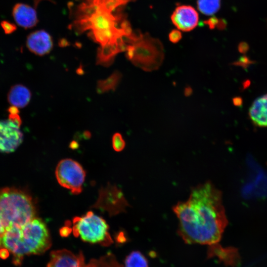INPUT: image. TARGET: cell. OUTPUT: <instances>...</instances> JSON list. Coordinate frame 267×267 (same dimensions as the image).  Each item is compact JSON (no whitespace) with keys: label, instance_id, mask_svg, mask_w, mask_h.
<instances>
[{"label":"cell","instance_id":"6da1fadb","mask_svg":"<svg viewBox=\"0 0 267 267\" xmlns=\"http://www.w3.org/2000/svg\"><path fill=\"white\" fill-rule=\"evenodd\" d=\"M178 233L186 244L218 243L228 223L222 193L210 181L191 188L189 198L173 207Z\"/></svg>","mask_w":267,"mask_h":267},{"label":"cell","instance_id":"7a4b0ae2","mask_svg":"<svg viewBox=\"0 0 267 267\" xmlns=\"http://www.w3.org/2000/svg\"><path fill=\"white\" fill-rule=\"evenodd\" d=\"M132 0H85L77 8L72 27L78 33L87 32L98 49L117 54L126 51L138 35L122 11Z\"/></svg>","mask_w":267,"mask_h":267},{"label":"cell","instance_id":"3957f363","mask_svg":"<svg viewBox=\"0 0 267 267\" xmlns=\"http://www.w3.org/2000/svg\"><path fill=\"white\" fill-rule=\"evenodd\" d=\"M1 240L2 246L13 254L15 265H20L25 255L43 253L51 245L47 227L37 217L22 226L6 229Z\"/></svg>","mask_w":267,"mask_h":267},{"label":"cell","instance_id":"277c9868","mask_svg":"<svg viewBox=\"0 0 267 267\" xmlns=\"http://www.w3.org/2000/svg\"><path fill=\"white\" fill-rule=\"evenodd\" d=\"M36 213L32 198L26 192L13 188L0 190V221L5 230L25 225Z\"/></svg>","mask_w":267,"mask_h":267},{"label":"cell","instance_id":"5b68a950","mask_svg":"<svg viewBox=\"0 0 267 267\" xmlns=\"http://www.w3.org/2000/svg\"><path fill=\"white\" fill-rule=\"evenodd\" d=\"M126 55L136 67L146 72H152L162 65L164 51L159 40L139 33L136 40L128 46Z\"/></svg>","mask_w":267,"mask_h":267},{"label":"cell","instance_id":"8992f818","mask_svg":"<svg viewBox=\"0 0 267 267\" xmlns=\"http://www.w3.org/2000/svg\"><path fill=\"white\" fill-rule=\"evenodd\" d=\"M73 223L74 234L84 241L104 244L112 242L106 221L92 211L88 212L81 217H75Z\"/></svg>","mask_w":267,"mask_h":267},{"label":"cell","instance_id":"52a82bcc","mask_svg":"<svg viewBox=\"0 0 267 267\" xmlns=\"http://www.w3.org/2000/svg\"><path fill=\"white\" fill-rule=\"evenodd\" d=\"M55 173L61 186L74 194L81 193L86 172L78 162L70 158L62 159L58 163Z\"/></svg>","mask_w":267,"mask_h":267},{"label":"cell","instance_id":"ba28073f","mask_svg":"<svg viewBox=\"0 0 267 267\" xmlns=\"http://www.w3.org/2000/svg\"><path fill=\"white\" fill-rule=\"evenodd\" d=\"M21 123L18 113H9L8 119L0 120V152H12L22 143Z\"/></svg>","mask_w":267,"mask_h":267},{"label":"cell","instance_id":"9c48e42d","mask_svg":"<svg viewBox=\"0 0 267 267\" xmlns=\"http://www.w3.org/2000/svg\"><path fill=\"white\" fill-rule=\"evenodd\" d=\"M171 20L178 30L188 32L198 25L199 16L191 6L181 5L177 6L171 15Z\"/></svg>","mask_w":267,"mask_h":267},{"label":"cell","instance_id":"30bf717a","mask_svg":"<svg viewBox=\"0 0 267 267\" xmlns=\"http://www.w3.org/2000/svg\"><path fill=\"white\" fill-rule=\"evenodd\" d=\"M26 43L30 51L39 56L49 53L53 47L50 35L42 30L31 33L27 37Z\"/></svg>","mask_w":267,"mask_h":267},{"label":"cell","instance_id":"8fae6325","mask_svg":"<svg viewBox=\"0 0 267 267\" xmlns=\"http://www.w3.org/2000/svg\"><path fill=\"white\" fill-rule=\"evenodd\" d=\"M36 8L27 4L17 3L12 8V15L18 25L25 29L31 28L38 22Z\"/></svg>","mask_w":267,"mask_h":267},{"label":"cell","instance_id":"7c38bea8","mask_svg":"<svg viewBox=\"0 0 267 267\" xmlns=\"http://www.w3.org/2000/svg\"><path fill=\"white\" fill-rule=\"evenodd\" d=\"M47 267H84L83 261L66 250L53 252Z\"/></svg>","mask_w":267,"mask_h":267},{"label":"cell","instance_id":"4fadbf2b","mask_svg":"<svg viewBox=\"0 0 267 267\" xmlns=\"http://www.w3.org/2000/svg\"><path fill=\"white\" fill-rule=\"evenodd\" d=\"M249 115L256 126L267 127V94L255 100L249 109Z\"/></svg>","mask_w":267,"mask_h":267},{"label":"cell","instance_id":"5bb4252c","mask_svg":"<svg viewBox=\"0 0 267 267\" xmlns=\"http://www.w3.org/2000/svg\"><path fill=\"white\" fill-rule=\"evenodd\" d=\"M31 98L30 90L25 86L20 84L12 87L7 96L9 103L17 108H23L27 106Z\"/></svg>","mask_w":267,"mask_h":267},{"label":"cell","instance_id":"9a60e30c","mask_svg":"<svg viewBox=\"0 0 267 267\" xmlns=\"http://www.w3.org/2000/svg\"><path fill=\"white\" fill-rule=\"evenodd\" d=\"M122 75L119 71H115L108 78L99 80L97 83L96 90L98 93H103L115 90L122 79Z\"/></svg>","mask_w":267,"mask_h":267},{"label":"cell","instance_id":"2e32d148","mask_svg":"<svg viewBox=\"0 0 267 267\" xmlns=\"http://www.w3.org/2000/svg\"><path fill=\"white\" fill-rule=\"evenodd\" d=\"M125 267H148L146 257L139 251L130 253L125 260Z\"/></svg>","mask_w":267,"mask_h":267},{"label":"cell","instance_id":"e0dca14e","mask_svg":"<svg viewBox=\"0 0 267 267\" xmlns=\"http://www.w3.org/2000/svg\"><path fill=\"white\" fill-rule=\"evenodd\" d=\"M198 10L206 15H212L220 9L221 0H197Z\"/></svg>","mask_w":267,"mask_h":267},{"label":"cell","instance_id":"ac0fdd59","mask_svg":"<svg viewBox=\"0 0 267 267\" xmlns=\"http://www.w3.org/2000/svg\"><path fill=\"white\" fill-rule=\"evenodd\" d=\"M112 142L114 150L117 152L122 151L125 147V141L122 134L119 133H116L113 134Z\"/></svg>","mask_w":267,"mask_h":267},{"label":"cell","instance_id":"d6986e66","mask_svg":"<svg viewBox=\"0 0 267 267\" xmlns=\"http://www.w3.org/2000/svg\"><path fill=\"white\" fill-rule=\"evenodd\" d=\"M207 24L211 28H215L217 26L220 29H222L225 27L226 23L223 20H219L217 18L213 17L207 21Z\"/></svg>","mask_w":267,"mask_h":267},{"label":"cell","instance_id":"ffe728a7","mask_svg":"<svg viewBox=\"0 0 267 267\" xmlns=\"http://www.w3.org/2000/svg\"><path fill=\"white\" fill-rule=\"evenodd\" d=\"M1 26L5 34H11L16 29L15 24L5 20L1 22Z\"/></svg>","mask_w":267,"mask_h":267},{"label":"cell","instance_id":"44dd1931","mask_svg":"<svg viewBox=\"0 0 267 267\" xmlns=\"http://www.w3.org/2000/svg\"><path fill=\"white\" fill-rule=\"evenodd\" d=\"M182 35L180 31L173 30L169 34V39L172 43L176 44L181 39Z\"/></svg>","mask_w":267,"mask_h":267},{"label":"cell","instance_id":"7402d4cb","mask_svg":"<svg viewBox=\"0 0 267 267\" xmlns=\"http://www.w3.org/2000/svg\"><path fill=\"white\" fill-rule=\"evenodd\" d=\"M248 49L249 45L248 44L245 42H241L238 45V50L241 53H246L248 51Z\"/></svg>","mask_w":267,"mask_h":267},{"label":"cell","instance_id":"603a6c76","mask_svg":"<svg viewBox=\"0 0 267 267\" xmlns=\"http://www.w3.org/2000/svg\"><path fill=\"white\" fill-rule=\"evenodd\" d=\"M9 256V253L7 249L0 248V258L2 259H7Z\"/></svg>","mask_w":267,"mask_h":267},{"label":"cell","instance_id":"cb8c5ba5","mask_svg":"<svg viewBox=\"0 0 267 267\" xmlns=\"http://www.w3.org/2000/svg\"><path fill=\"white\" fill-rule=\"evenodd\" d=\"M183 93L185 96L189 97L192 94L193 89L191 87L189 86H186L184 89Z\"/></svg>","mask_w":267,"mask_h":267},{"label":"cell","instance_id":"d4e9b609","mask_svg":"<svg viewBox=\"0 0 267 267\" xmlns=\"http://www.w3.org/2000/svg\"><path fill=\"white\" fill-rule=\"evenodd\" d=\"M5 232V229L0 221V248L2 246V237Z\"/></svg>","mask_w":267,"mask_h":267},{"label":"cell","instance_id":"484cf974","mask_svg":"<svg viewBox=\"0 0 267 267\" xmlns=\"http://www.w3.org/2000/svg\"><path fill=\"white\" fill-rule=\"evenodd\" d=\"M42 0H33L34 1V5L36 7H37L38 4L40 3V1H41Z\"/></svg>","mask_w":267,"mask_h":267}]
</instances>
